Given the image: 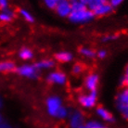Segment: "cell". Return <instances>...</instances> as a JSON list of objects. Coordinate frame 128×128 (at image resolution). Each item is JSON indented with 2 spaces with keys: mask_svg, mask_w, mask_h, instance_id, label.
I'll return each mask as SVG.
<instances>
[{
  "mask_svg": "<svg viewBox=\"0 0 128 128\" xmlns=\"http://www.w3.org/2000/svg\"><path fill=\"white\" fill-rule=\"evenodd\" d=\"M95 18L93 11L86 8L80 10H72L68 17V20L74 24H86L92 22Z\"/></svg>",
  "mask_w": 128,
  "mask_h": 128,
  "instance_id": "cell-1",
  "label": "cell"
},
{
  "mask_svg": "<svg viewBox=\"0 0 128 128\" xmlns=\"http://www.w3.org/2000/svg\"><path fill=\"white\" fill-rule=\"evenodd\" d=\"M98 91H92V92H86L81 93L77 96V103L79 104L81 108L86 110H91L96 108L98 105Z\"/></svg>",
  "mask_w": 128,
  "mask_h": 128,
  "instance_id": "cell-2",
  "label": "cell"
},
{
  "mask_svg": "<svg viewBox=\"0 0 128 128\" xmlns=\"http://www.w3.org/2000/svg\"><path fill=\"white\" fill-rule=\"evenodd\" d=\"M15 72L20 76L30 79V80H37L41 75V72L37 70L34 64L32 63H24L20 66H17Z\"/></svg>",
  "mask_w": 128,
  "mask_h": 128,
  "instance_id": "cell-3",
  "label": "cell"
},
{
  "mask_svg": "<svg viewBox=\"0 0 128 128\" xmlns=\"http://www.w3.org/2000/svg\"><path fill=\"white\" fill-rule=\"evenodd\" d=\"M63 99L61 98L58 95L56 94H52L46 98L45 106H46V113L50 117L55 118L58 112L60 110L61 107L63 106Z\"/></svg>",
  "mask_w": 128,
  "mask_h": 128,
  "instance_id": "cell-4",
  "label": "cell"
},
{
  "mask_svg": "<svg viewBox=\"0 0 128 128\" xmlns=\"http://www.w3.org/2000/svg\"><path fill=\"white\" fill-rule=\"evenodd\" d=\"M46 82L50 86H64L68 83V76L63 70H52L46 74Z\"/></svg>",
  "mask_w": 128,
  "mask_h": 128,
  "instance_id": "cell-5",
  "label": "cell"
},
{
  "mask_svg": "<svg viewBox=\"0 0 128 128\" xmlns=\"http://www.w3.org/2000/svg\"><path fill=\"white\" fill-rule=\"evenodd\" d=\"M70 128H80L86 124V117L84 112L80 110H74L70 112L68 117Z\"/></svg>",
  "mask_w": 128,
  "mask_h": 128,
  "instance_id": "cell-6",
  "label": "cell"
},
{
  "mask_svg": "<svg viewBox=\"0 0 128 128\" xmlns=\"http://www.w3.org/2000/svg\"><path fill=\"white\" fill-rule=\"evenodd\" d=\"M99 80H100L99 74L95 72H91L89 74H87L84 78V86L88 92L98 91Z\"/></svg>",
  "mask_w": 128,
  "mask_h": 128,
  "instance_id": "cell-7",
  "label": "cell"
},
{
  "mask_svg": "<svg viewBox=\"0 0 128 128\" xmlns=\"http://www.w3.org/2000/svg\"><path fill=\"white\" fill-rule=\"evenodd\" d=\"M54 11L58 17H60L62 19H68V17L70 16V14L72 11V4L69 0H61L58 2Z\"/></svg>",
  "mask_w": 128,
  "mask_h": 128,
  "instance_id": "cell-8",
  "label": "cell"
},
{
  "mask_svg": "<svg viewBox=\"0 0 128 128\" xmlns=\"http://www.w3.org/2000/svg\"><path fill=\"white\" fill-rule=\"evenodd\" d=\"M96 114L102 122L112 124L115 121V118L112 112H110L108 109H106L103 106H98L96 107Z\"/></svg>",
  "mask_w": 128,
  "mask_h": 128,
  "instance_id": "cell-9",
  "label": "cell"
},
{
  "mask_svg": "<svg viewBox=\"0 0 128 128\" xmlns=\"http://www.w3.org/2000/svg\"><path fill=\"white\" fill-rule=\"evenodd\" d=\"M74 54L70 51H68V50H60V51L56 52L54 54V60L57 63H70L74 60Z\"/></svg>",
  "mask_w": 128,
  "mask_h": 128,
  "instance_id": "cell-10",
  "label": "cell"
},
{
  "mask_svg": "<svg viewBox=\"0 0 128 128\" xmlns=\"http://www.w3.org/2000/svg\"><path fill=\"white\" fill-rule=\"evenodd\" d=\"M115 106L116 108L128 106V87L122 86L118 91L115 96Z\"/></svg>",
  "mask_w": 128,
  "mask_h": 128,
  "instance_id": "cell-11",
  "label": "cell"
},
{
  "mask_svg": "<svg viewBox=\"0 0 128 128\" xmlns=\"http://www.w3.org/2000/svg\"><path fill=\"white\" fill-rule=\"evenodd\" d=\"M34 64V66L37 68V70H53L56 67L57 62L55 61L54 58H42L40 60H37Z\"/></svg>",
  "mask_w": 128,
  "mask_h": 128,
  "instance_id": "cell-12",
  "label": "cell"
},
{
  "mask_svg": "<svg viewBox=\"0 0 128 128\" xmlns=\"http://www.w3.org/2000/svg\"><path fill=\"white\" fill-rule=\"evenodd\" d=\"M114 10V8L108 2L106 4H103L101 6L96 8L93 10V13L96 18H102V17H106L110 15Z\"/></svg>",
  "mask_w": 128,
  "mask_h": 128,
  "instance_id": "cell-13",
  "label": "cell"
},
{
  "mask_svg": "<svg viewBox=\"0 0 128 128\" xmlns=\"http://www.w3.org/2000/svg\"><path fill=\"white\" fill-rule=\"evenodd\" d=\"M16 17V12L11 8H6L0 11V22L4 23L11 22Z\"/></svg>",
  "mask_w": 128,
  "mask_h": 128,
  "instance_id": "cell-14",
  "label": "cell"
},
{
  "mask_svg": "<svg viewBox=\"0 0 128 128\" xmlns=\"http://www.w3.org/2000/svg\"><path fill=\"white\" fill-rule=\"evenodd\" d=\"M18 57H19L22 60L24 61H30L32 60L34 57V53L32 48H28V46H23L19 50L18 52Z\"/></svg>",
  "mask_w": 128,
  "mask_h": 128,
  "instance_id": "cell-15",
  "label": "cell"
},
{
  "mask_svg": "<svg viewBox=\"0 0 128 128\" xmlns=\"http://www.w3.org/2000/svg\"><path fill=\"white\" fill-rule=\"evenodd\" d=\"M78 53L80 54V56L84 58H86L87 60H93V58H96V50H95L94 48H88V46L79 48Z\"/></svg>",
  "mask_w": 128,
  "mask_h": 128,
  "instance_id": "cell-16",
  "label": "cell"
},
{
  "mask_svg": "<svg viewBox=\"0 0 128 128\" xmlns=\"http://www.w3.org/2000/svg\"><path fill=\"white\" fill-rule=\"evenodd\" d=\"M16 64L14 61L6 60L0 62V72H11L16 70Z\"/></svg>",
  "mask_w": 128,
  "mask_h": 128,
  "instance_id": "cell-17",
  "label": "cell"
},
{
  "mask_svg": "<svg viewBox=\"0 0 128 128\" xmlns=\"http://www.w3.org/2000/svg\"><path fill=\"white\" fill-rule=\"evenodd\" d=\"M19 15L26 22L28 23H34V17L32 13L30 12L29 10H27L26 8H19Z\"/></svg>",
  "mask_w": 128,
  "mask_h": 128,
  "instance_id": "cell-18",
  "label": "cell"
},
{
  "mask_svg": "<svg viewBox=\"0 0 128 128\" xmlns=\"http://www.w3.org/2000/svg\"><path fill=\"white\" fill-rule=\"evenodd\" d=\"M84 65L81 62H76L72 66V74H74V76H78L81 75L84 72Z\"/></svg>",
  "mask_w": 128,
  "mask_h": 128,
  "instance_id": "cell-19",
  "label": "cell"
},
{
  "mask_svg": "<svg viewBox=\"0 0 128 128\" xmlns=\"http://www.w3.org/2000/svg\"><path fill=\"white\" fill-rule=\"evenodd\" d=\"M70 112V110L68 109L66 106L63 105L60 109V110L58 112V113H57V115H56L55 118L58 119V120H65V119H67L69 117Z\"/></svg>",
  "mask_w": 128,
  "mask_h": 128,
  "instance_id": "cell-20",
  "label": "cell"
},
{
  "mask_svg": "<svg viewBox=\"0 0 128 128\" xmlns=\"http://www.w3.org/2000/svg\"><path fill=\"white\" fill-rule=\"evenodd\" d=\"M86 125L88 128H109L105 124L98 120H89L86 122Z\"/></svg>",
  "mask_w": 128,
  "mask_h": 128,
  "instance_id": "cell-21",
  "label": "cell"
},
{
  "mask_svg": "<svg viewBox=\"0 0 128 128\" xmlns=\"http://www.w3.org/2000/svg\"><path fill=\"white\" fill-rule=\"evenodd\" d=\"M108 2H109V0H90L89 4H88V6H87V8H89L90 10L93 11L96 8L101 6L103 4L108 3Z\"/></svg>",
  "mask_w": 128,
  "mask_h": 128,
  "instance_id": "cell-22",
  "label": "cell"
},
{
  "mask_svg": "<svg viewBox=\"0 0 128 128\" xmlns=\"http://www.w3.org/2000/svg\"><path fill=\"white\" fill-rule=\"evenodd\" d=\"M119 38V34H108L103 35L101 37V42L103 43H110V42L115 41L116 39Z\"/></svg>",
  "mask_w": 128,
  "mask_h": 128,
  "instance_id": "cell-23",
  "label": "cell"
},
{
  "mask_svg": "<svg viewBox=\"0 0 128 128\" xmlns=\"http://www.w3.org/2000/svg\"><path fill=\"white\" fill-rule=\"evenodd\" d=\"M43 3H44V5H45L46 8L50 10H54L57 4H58L55 0H43Z\"/></svg>",
  "mask_w": 128,
  "mask_h": 128,
  "instance_id": "cell-24",
  "label": "cell"
},
{
  "mask_svg": "<svg viewBox=\"0 0 128 128\" xmlns=\"http://www.w3.org/2000/svg\"><path fill=\"white\" fill-rule=\"evenodd\" d=\"M118 112H120V114L122 115V117L124 120L128 121V106H124V107H119L117 108Z\"/></svg>",
  "mask_w": 128,
  "mask_h": 128,
  "instance_id": "cell-25",
  "label": "cell"
},
{
  "mask_svg": "<svg viewBox=\"0 0 128 128\" xmlns=\"http://www.w3.org/2000/svg\"><path fill=\"white\" fill-rule=\"evenodd\" d=\"M108 56V51L104 49V48H101V49H98L96 50V58H100V60H104Z\"/></svg>",
  "mask_w": 128,
  "mask_h": 128,
  "instance_id": "cell-26",
  "label": "cell"
},
{
  "mask_svg": "<svg viewBox=\"0 0 128 128\" xmlns=\"http://www.w3.org/2000/svg\"><path fill=\"white\" fill-rule=\"evenodd\" d=\"M124 1V0H109V3L115 8H118Z\"/></svg>",
  "mask_w": 128,
  "mask_h": 128,
  "instance_id": "cell-27",
  "label": "cell"
},
{
  "mask_svg": "<svg viewBox=\"0 0 128 128\" xmlns=\"http://www.w3.org/2000/svg\"><path fill=\"white\" fill-rule=\"evenodd\" d=\"M70 2V4L72 3H79V4H82L84 6H88V4H89L90 0H69Z\"/></svg>",
  "mask_w": 128,
  "mask_h": 128,
  "instance_id": "cell-28",
  "label": "cell"
},
{
  "mask_svg": "<svg viewBox=\"0 0 128 128\" xmlns=\"http://www.w3.org/2000/svg\"><path fill=\"white\" fill-rule=\"evenodd\" d=\"M8 8V0H0V10H4Z\"/></svg>",
  "mask_w": 128,
  "mask_h": 128,
  "instance_id": "cell-29",
  "label": "cell"
},
{
  "mask_svg": "<svg viewBox=\"0 0 128 128\" xmlns=\"http://www.w3.org/2000/svg\"><path fill=\"white\" fill-rule=\"evenodd\" d=\"M121 86H124V87H128V77L124 76V75H122V79H121Z\"/></svg>",
  "mask_w": 128,
  "mask_h": 128,
  "instance_id": "cell-30",
  "label": "cell"
},
{
  "mask_svg": "<svg viewBox=\"0 0 128 128\" xmlns=\"http://www.w3.org/2000/svg\"><path fill=\"white\" fill-rule=\"evenodd\" d=\"M0 128H13L12 127V125H10L8 122H1L0 124Z\"/></svg>",
  "mask_w": 128,
  "mask_h": 128,
  "instance_id": "cell-31",
  "label": "cell"
},
{
  "mask_svg": "<svg viewBox=\"0 0 128 128\" xmlns=\"http://www.w3.org/2000/svg\"><path fill=\"white\" fill-rule=\"evenodd\" d=\"M124 75L126 77H128V64L125 66V69H124Z\"/></svg>",
  "mask_w": 128,
  "mask_h": 128,
  "instance_id": "cell-32",
  "label": "cell"
},
{
  "mask_svg": "<svg viewBox=\"0 0 128 128\" xmlns=\"http://www.w3.org/2000/svg\"><path fill=\"white\" fill-rule=\"evenodd\" d=\"M2 107H3V99L0 96V110L2 109Z\"/></svg>",
  "mask_w": 128,
  "mask_h": 128,
  "instance_id": "cell-33",
  "label": "cell"
},
{
  "mask_svg": "<svg viewBox=\"0 0 128 128\" xmlns=\"http://www.w3.org/2000/svg\"><path fill=\"white\" fill-rule=\"evenodd\" d=\"M4 121H3V116H2V114H1V113H0V124H1V122H3Z\"/></svg>",
  "mask_w": 128,
  "mask_h": 128,
  "instance_id": "cell-34",
  "label": "cell"
},
{
  "mask_svg": "<svg viewBox=\"0 0 128 128\" xmlns=\"http://www.w3.org/2000/svg\"><path fill=\"white\" fill-rule=\"evenodd\" d=\"M80 128H88V127H87L86 125L84 124V125H83V126H82V127H80Z\"/></svg>",
  "mask_w": 128,
  "mask_h": 128,
  "instance_id": "cell-35",
  "label": "cell"
},
{
  "mask_svg": "<svg viewBox=\"0 0 128 128\" xmlns=\"http://www.w3.org/2000/svg\"><path fill=\"white\" fill-rule=\"evenodd\" d=\"M55 1H56V2L58 3V2H60V1H61V0H55Z\"/></svg>",
  "mask_w": 128,
  "mask_h": 128,
  "instance_id": "cell-36",
  "label": "cell"
}]
</instances>
